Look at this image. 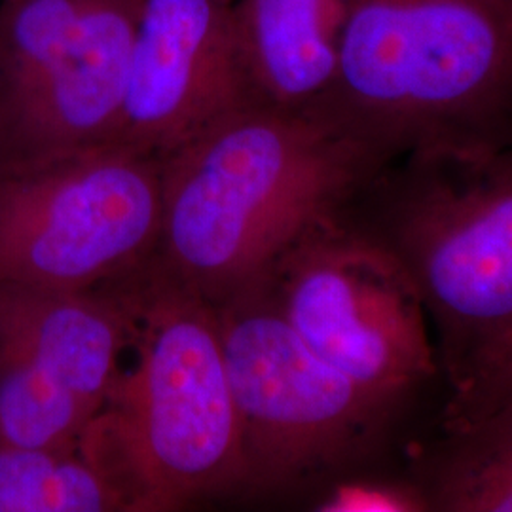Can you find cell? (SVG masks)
<instances>
[{
    "label": "cell",
    "instance_id": "cell-1",
    "mask_svg": "<svg viewBox=\"0 0 512 512\" xmlns=\"http://www.w3.org/2000/svg\"><path fill=\"white\" fill-rule=\"evenodd\" d=\"M387 162L319 110H241L160 160L167 255L192 291L266 285Z\"/></svg>",
    "mask_w": 512,
    "mask_h": 512
},
{
    "label": "cell",
    "instance_id": "cell-2",
    "mask_svg": "<svg viewBox=\"0 0 512 512\" xmlns=\"http://www.w3.org/2000/svg\"><path fill=\"white\" fill-rule=\"evenodd\" d=\"M313 110L385 162L512 143V12L486 0H342L336 76Z\"/></svg>",
    "mask_w": 512,
    "mask_h": 512
},
{
    "label": "cell",
    "instance_id": "cell-3",
    "mask_svg": "<svg viewBox=\"0 0 512 512\" xmlns=\"http://www.w3.org/2000/svg\"><path fill=\"white\" fill-rule=\"evenodd\" d=\"M353 203L366 219H344L395 256L416 285L444 399L458 395L512 336V143L397 158Z\"/></svg>",
    "mask_w": 512,
    "mask_h": 512
},
{
    "label": "cell",
    "instance_id": "cell-4",
    "mask_svg": "<svg viewBox=\"0 0 512 512\" xmlns=\"http://www.w3.org/2000/svg\"><path fill=\"white\" fill-rule=\"evenodd\" d=\"M135 361L120 368L80 450L128 494L164 509L245 482L219 313L183 283L124 302Z\"/></svg>",
    "mask_w": 512,
    "mask_h": 512
},
{
    "label": "cell",
    "instance_id": "cell-5",
    "mask_svg": "<svg viewBox=\"0 0 512 512\" xmlns=\"http://www.w3.org/2000/svg\"><path fill=\"white\" fill-rule=\"evenodd\" d=\"M245 482L289 488L420 437L416 399L355 384L315 355L260 287L219 313Z\"/></svg>",
    "mask_w": 512,
    "mask_h": 512
},
{
    "label": "cell",
    "instance_id": "cell-6",
    "mask_svg": "<svg viewBox=\"0 0 512 512\" xmlns=\"http://www.w3.org/2000/svg\"><path fill=\"white\" fill-rule=\"evenodd\" d=\"M160 234L152 156L109 143L0 167V285L84 293Z\"/></svg>",
    "mask_w": 512,
    "mask_h": 512
},
{
    "label": "cell",
    "instance_id": "cell-7",
    "mask_svg": "<svg viewBox=\"0 0 512 512\" xmlns=\"http://www.w3.org/2000/svg\"><path fill=\"white\" fill-rule=\"evenodd\" d=\"M141 0H0V167L109 145Z\"/></svg>",
    "mask_w": 512,
    "mask_h": 512
},
{
    "label": "cell",
    "instance_id": "cell-8",
    "mask_svg": "<svg viewBox=\"0 0 512 512\" xmlns=\"http://www.w3.org/2000/svg\"><path fill=\"white\" fill-rule=\"evenodd\" d=\"M262 289L308 348L355 384L416 401L442 384L416 285L344 215L300 239Z\"/></svg>",
    "mask_w": 512,
    "mask_h": 512
},
{
    "label": "cell",
    "instance_id": "cell-9",
    "mask_svg": "<svg viewBox=\"0 0 512 512\" xmlns=\"http://www.w3.org/2000/svg\"><path fill=\"white\" fill-rule=\"evenodd\" d=\"M234 0H141L114 145L162 160L253 109Z\"/></svg>",
    "mask_w": 512,
    "mask_h": 512
},
{
    "label": "cell",
    "instance_id": "cell-10",
    "mask_svg": "<svg viewBox=\"0 0 512 512\" xmlns=\"http://www.w3.org/2000/svg\"><path fill=\"white\" fill-rule=\"evenodd\" d=\"M0 336L97 418L129 346L128 311L84 293L0 285Z\"/></svg>",
    "mask_w": 512,
    "mask_h": 512
},
{
    "label": "cell",
    "instance_id": "cell-11",
    "mask_svg": "<svg viewBox=\"0 0 512 512\" xmlns=\"http://www.w3.org/2000/svg\"><path fill=\"white\" fill-rule=\"evenodd\" d=\"M232 18L255 107L315 109L336 76L342 0H234Z\"/></svg>",
    "mask_w": 512,
    "mask_h": 512
},
{
    "label": "cell",
    "instance_id": "cell-12",
    "mask_svg": "<svg viewBox=\"0 0 512 512\" xmlns=\"http://www.w3.org/2000/svg\"><path fill=\"white\" fill-rule=\"evenodd\" d=\"M404 469L425 512H512V401L471 420L435 416Z\"/></svg>",
    "mask_w": 512,
    "mask_h": 512
},
{
    "label": "cell",
    "instance_id": "cell-13",
    "mask_svg": "<svg viewBox=\"0 0 512 512\" xmlns=\"http://www.w3.org/2000/svg\"><path fill=\"white\" fill-rule=\"evenodd\" d=\"M128 509L124 488L82 450L0 446V512Z\"/></svg>",
    "mask_w": 512,
    "mask_h": 512
},
{
    "label": "cell",
    "instance_id": "cell-14",
    "mask_svg": "<svg viewBox=\"0 0 512 512\" xmlns=\"http://www.w3.org/2000/svg\"><path fill=\"white\" fill-rule=\"evenodd\" d=\"M95 414L0 336V446L80 450Z\"/></svg>",
    "mask_w": 512,
    "mask_h": 512
},
{
    "label": "cell",
    "instance_id": "cell-15",
    "mask_svg": "<svg viewBox=\"0 0 512 512\" xmlns=\"http://www.w3.org/2000/svg\"><path fill=\"white\" fill-rule=\"evenodd\" d=\"M323 511L425 512L418 488L406 475L344 480L321 503Z\"/></svg>",
    "mask_w": 512,
    "mask_h": 512
},
{
    "label": "cell",
    "instance_id": "cell-16",
    "mask_svg": "<svg viewBox=\"0 0 512 512\" xmlns=\"http://www.w3.org/2000/svg\"><path fill=\"white\" fill-rule=\"evenodd\" d=\"M512 401V336L495 353L473 384L458 395L444 399L437 420L463 421L482 416Z\"/></svg>",
    "mask_w": 512,
    "mask_h": 512
},
{
    "label": "cell",
    "instance_id": "cell-17",
    "mask_svg": "<svg viewBox=\"0 0 512 512\" xmlns=\"http://www.w3.org/2000/svg\"><path fill=\"white\" fill-rule=\"evenodd\" d=\"M486 2L494 4V6H497V8H501V10H507V12H512L511 0H486Z\"/></svg>",
    "mask_w": 512,
    "mask_h": 512
},
{
    "label": "cell",
    "instance_id": "cell-18",
    "mask_svg": "<svg viewBox=\"0 0 512 512\" xmlns=\"http://www.w3.org/2000/svg\"><path fill=\"white\" fill-rule=\"evenodd\" d=\"M511 6H512V0H511Z\"/></svg>",
    "mask_w": 512,
    "mask_h": 512
}]
</instances>
